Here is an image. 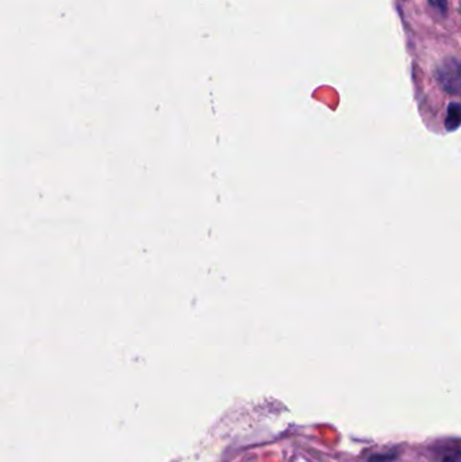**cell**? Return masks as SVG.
<instances>
[{
	"label": "cell",
	"mask_w": 461,
	"mask_h": 462,
	"mask_svg": "<svg viewBox=\"0 0 461 462\" xmlns=\"http://www.w3.org/2000/svg\"><path fill=\"white\" fill-rule=\"evenodd\" d=\"M437 79L449 93H461V61L447 58L437 71Z\"/></svg>",
	"instance_id": "obj_1"
},
{
	"label": "cell",
	"mask_w": 461,
	"mask_h": 462,
	"mask_svg": "<svg viewBox=\"0 0 461 462\" xmlns=\"http://www.w3.org/2000/svg\"><path fill=\"white\" fill-rule=\"evenodd\" d=\"M461 125V104L460 103H452L448 107V115H447V129L455 130Z\"/></svg>",
	"instance_id": "obj_2"
},
{
	"label": "cell",
	"mask_w": 461,
	"mask_h": 462,
	"mask_svg": "<svg viewBox=\"0 0 461 462\" xmlns=\"http://www.w3.org/2000/svg\"><path fill=\"white\" fill-rule=\"evenodd\" d=\"M441 462H461L460 449H451L441 457Z\"/></svg>",
	"instance_id": "obj_3"
},
{
	"label": "cell",
	"mask_w": 461,
	"mask_h": 462,
	"mask_svg": "<svg viewBox=\"0 0 461 462\" xmlns=\"http://www.w3.org/2000/svg\"><path fill=\"white\" fill-rule=\"evenodd\" d=\"M427 1L433 8H436L442 14H445L448 10V0H427Z\"/></svg>",
	"instance_id": "obj_4"
},
{
	"label": "cell",
	"mask_w": 461,
	"mask_h": 462,
	"mask_svg": "<svg viewBox=\"0 0 461 462\" xmlns=\"http://www.w3.org/2000/svg\"><path fill=\"white\" fill-rule=\"evenodd\" d=\"M391 460H394L392 454H373L369 462H390Z\"/></svg>",
	"instance_id": "obj_5"
}]
</instances>
